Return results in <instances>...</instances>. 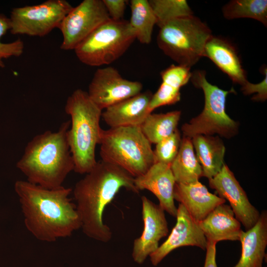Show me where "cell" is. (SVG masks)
<instances>
[{"instance_id":"1","label":"cell","mask_w":267,"mask_h":267,"mask_svg":"<svg viewBox=\"0 0 267 267\" xmlns=\"http://www.w3.org/2000/svg\"><path fill=\"white\" fill-rule=\"evenodd\" d=\"M14 190L19 198L27 229L37 239L52 242L70 236L81 228L71 188L47 189L27 180H18Z\"/></svg>"},{"instance_id":"2","label":"cell","mask_w":267,"mask_h":267,"mask_svg":"<svg viewBox=\"0 0 267 267\" xmlns=\"http://www.w3.org/2000/svg\"><path fill=\"white\" fill-rule=\"evenodd\" d=\"M134 178L119 166L101 160L76 183L73 194L86 235L104 243L111 240L112 232L103 222L104 211L121 188L139 192Z\"/></svg>"},{"instance_id":"3","label":"cell","mask_w":267,"mask_h":267,"mask_svg":"<svg viewBox=\"0 0 267 267\" xmlns=\"http://www.w3.org/2000/svg\"><path fill=\"white\" fill-rule=\"evenodd\" d=\"M70 124L64 122L57 131H46L27 143L16 167L28 181L49 189L63 186L75 167L67 138Z\"/></svg>"},{"instance_id":"4","label":"cell","mask_w":267,"mask_h":267,"mask_svg":"<svg viewBox=\"0 0 267 267\" xmlns=\"http://www.w3.org/2000/svg\"><path fill=\"white\" fill-rule=\"evenodd\" d=\"M66 113L71 117L67 138L74 162V171L86 174L95 166V148L99 144L102 129L100 126L101 110L89 98L87 91L78 89L68 97Z\"/></svg>"},{"instance_id":"5","label":"cell","mask_w":267,"mask_h":267,"mask_svg":"<svg viewBox=\"0 0 267 267\" xmlns=\"http://www.w3.org/2000/svg\"><path fill=\"white\" fill-rule=\"evenodd\" d=\"M99 144L102 161L119 166L134 178L145 173L155 163L151 143L140 127L102 130Z\"/></svg>"},{"instance_id":"6","label":"cell","mask_w":267,"mask_h":267,"mask_svg":"<svg viewBox=\"0 0 267 267\" xmlns=\"http://www.w3.org/2000/svg\"><path fill=\"white\" fill-rule=\"evenodd\" d=\"M159 28V48L178 65L189 68L204 57L205 44L213 35L208 25L194 14L172 20Z\"/></svg>"},{"instance_id":"7","label":"cell","mask_w":267,"mask_h":267,"mask_svg":"<svg viewBox=\"0 0 267 267\" xmlns=\"http://www.w3.org/2000/svg\"><path fill=\"white\" fill-rule=\"evenodd\" d=\"M204 70L191 72L190 80L193 85L202 89L205 104L202 112L181 127L183 136L192 138L199 134L213 135L218 134L229 138L235 135L238 130V123L225 111L227 95L234 93V89L225 90L210 83Z\"/></svg>"},{"instance_id":"8","label":"cell","mask_w":267,"mask_h":267,"mask_svg":"<svg viewBox=\"0 0 267 267\" xmlns=\"http://www.w3.org/2000/svg\"><path fill=\"white\" fill-rule=\"evenodd\" d=\"M135 39L129 21L110 19L94 30L74 51L79 60L86 65H108L122 56Z\"/></svg>"},{"instance_id":"9","label":"cell","mask_w":267,"mask_h":267,"mask_svg":"<svg viewBox=\"0 0 267 267\" xmlns=\"http://www.w3.org/2000/svg\"><path fill=\"white\" fill-rule=\"evenodd\" d=\"M73 7L65 0H47L37 5L14 8L9 18L10 32L13 35L44 36L59 28Z\"/></svg>"},{"instance_id":"10","label":"cell","mask_w":267,"mask_h":267,"mask_svg":"<svg viewBox=\"0 0 267 267\" xmlns=\"http://www.w3.org/2000/svg\"><path fill=\"white\" fill-rule=\"evenodd\" d=\"M110 17L102 0H84L73 7L62 20L59 29L63 36L60 48H75Z\"/></svg>"},{"instance_id":"11","label":"cell","mask_w":267,"mask_h":267,"mask_svg":"<svg viewBox=\"0 0 267 267\" xmlns=\"http://www.w3.org/2000/svg\"><path fill=\"white\" fill-rule=\"evenodd\" d=\"M142 88L140 82L125 79L118 70L108 66L95 71L87 92L102 110L140 93Z\"/></svg>"},{"instance_id":"12","label":"cell","mask_w":267,"mask_h":267,"mask_svg":"<svg viewBox=\"0 0 267 267\" xmlns=\"http://www.w3.org/2000/svg\"><path fill=\"white\" fill-rule=\"evenodd\" d=\"M209 183L219 197L228 201L235 218L246 230L257 223L260 212L250 202L245 191L226 164L216 176L209 179Z\"/></svg>"},{"instance_id":"13","label":"cell","mask_w":267,"mask_h":267,"mask_svg":"<svg viewBox=\"0 0 267 267\" xmlns=\"http://www.w3.org/2000/svg\"><path fill=\"white\" fill-rule=\"evenodd\" d=\"M141 199L143 230L134 241L132 251L134 261L138 264L157 250L160 240L169 232L164 210L145 196Z\"/></svg>"},{"instance_id":"14","label":"cell","mask_w":267,"mask_h":267,"mask_svg":"<svg viewBox=\"0 0 267 267\" xmlns=\"http://www.w3.org/2000/svg\"><path fill=\"white\" fill-rule=\"evenodd\" d=\"M176 223L167 239L150 256L152 264L157 266L169 254L183 246H196L206 250L208 241L199 223L179 204L177 208Z\"/></svg>"},{"instance_id":"15","label":"cell","mask_w":267,"mask_h":267,"mask_svg":"<svg viewBox=\"0 0 267 267\" xmlns=\"http://www.w3.org/2000/svg\"><path fill=\"white\" fill-rule=\"evenodd\" d=\"M136 189L147 190L155 195L159 206L168 214L176 217L177 208L174 202V192L176 183L170 166L155 163L144 174L134 178Z\"/></svg>"},{"instance_id":"16","label":"cell","mask_w":267,"mask_h":267,"mask_svg":"<svg viewBox=\"0 0 267 267\" xmlns=\"http://www.w3.org/2000/svg\"><path fill=\"white\" fill-rule=\"evenodd\" d=\"M152 94L150 91L141 92L106 108L101 117L111 128L140 127L152 113L149 104Z\"/></svg>"},{"instance_id":"17","label":"cell","mask_w":267,"mask_h":267,"mask_svg":"<svg viewBox=\"0 0 267 267\" xmlns=\"http://www.w3.org/2000/svg\"><path fill=\"white\" fill-rule=\"evenodd\" d=\"M174 197L198 223L216 207L225 202L224 199L210 192L199 181L187 184L176 183Z\"/></svg>"},{"instance_id":"18","label":"cell","mask_w":267,"mask_h":267,"mask_svg":"<svg viewBox=\"0 0 267 267\" xmlns=\"http://www.w3.org/2000/svg\"><path fill=\"white\" fill-rule=\"evenodd\" d=\"M204 57L209 58L234 83L241 86L248 81L236 47L225 38L212 35L205 44Z\"/></svg>"},{"instance_id":"19","label":"cell","mask_w":267,"mask_h":267,"mask_svg":"<svg viewBox=\"0 0 267 267\" xmlns=\"http://www.w3.org/2000/svg\"><path fill=\"white\" fill-rule=\"evenodd\" d=\"M198 223L207 241L216 243L223 240L239 241L242 230L230 206L224 203L216 207Z\"/></svg>"},{"instance_id":"20","label":"cell","mask_w":267,"mask_h":267,"mask_svg":"<svg viewBox=\"0 0 267 267\" xmlns=\"http://www.w3.org/2000/svg\"><path fill=\"white\" fill-rule=\"evenodd\" d=\"M241 254L237 263L233 267H262L265 258L267 245V213H260L257 223L239 236Z\"/></svg>"},{"instance_id":"21","label":"cell","mask_w":267,"mask_h":267,"mask_svg":"<svg viewBox=\"0 0 267 267\" xmlns=\"http://www.w3.org/2000/svg\"><path fill=\"white\" fill-rule=\"evenodd\" d=\"M162 83L152 94L149 109L152 112L160 106L170 105L180 99V89L190 80V68L172 64L160 73Z\"/></svg>"},{"instance_id":"22","label":"cell","mask_w":267,"mask_h":267,"mask_svg":"<svg viewBox=\"0 0 267 267\" xmlns=\"http://www.w3.org/2000/svg\"><path fill=\"white\" fill-rule=\"evenodd\" d=\"M191 139L203 177L209 179L214 178L224 164L225 147L222 141L218 136L202 134L195 135Z\"/></svg>"},{"instance_id":"23","label":"cell","mask_w":267,"mask_h":267,"mask_svg":"<svg viewBox=\"0 0 267 267\" xmlns=\"http://www.w3.org/2000/svg\"><path fill=\"white\" fill-rule=\"evenodd\" d=\"M170 167L178 183H191L199 181L203 177L202 167L194 153L191 138L183 136L178 153Z\"/></svg>"},{"instance_id":"24","label":"cell","mask_w":267,"mask_h":267,"mask_svg":"<svg viewBox=\"0 0 267 267\" xmlns=\"http://www.w3.org/2000/svg\"><path fill=\"white\" fill-rule=\"evenodd\" d=\"M180 116L181 112L178 110L166 113H151L140 128L151 144H157L171 135L178 129Z\"/></svg>"},{"instance_id":"25","label":"cell","mask_w":267,"mask_h":267,"mask_svg":"<svg viewBox=\"0 0 267 267\" xmlns=\"http://www.w3.org/2000/svg\"><path fill=\"white\" fill-rule=\"evenodd\" d=\"M131 17L129 24L134 31L136 39L142 44H149L156 19L147 0L130 1Z\"/></svg>"},{"instance_id":"26","label":"cell","mask_w":267,"mask_h":267,"mask_svg":"<svg viewBox=\"0 0 267 267\" xmlns=\"http://www.w3.org/2000/svg\"><path fill=\"white\" fill-rule=\"evenodd\" d=\"M222 12L228 20L251 18L267 26V0H232L222 7Z\"/></svg>"},{"instance_id":"27","label":"cell","mask_w":267,"mask_h":267,"mask_svg":"<svg viewBox=\"0 0 267 267\" xmlns=\"http://www.w3.org/2000/svg\"><path fill=\"white\" fill-rule=\"evenodd\" d=\"M148 2L159 28L172 20L193 14L185 0H149Z\"/></svg>"},{"instance_id":"28","label":"cell","mask_w":267,"mask_h":267,"mask_svg":"<svg viewBox=\"0 0 267 267\" xmlns=\"http://www.w3.org/2000/svg\"><path fill=\"white\" fill-rule=\"evenodd\" d=\"M181 138L178 129L169 136L157 144L153 150L155 163H161L171 166L177 156Z\"/></svg>"},{"instance_id":"29","label":"cell","mask_w":267,"mask_h":267,"mask_svg":"<svg viewBox=\"0 0 267 267\" xmlns=\"http://www.w3.org/2000/svg\"><path fill=\"white\" fill-rule=\"evenodd\" d=\"M10 29V18L3 14L0 13V39ZM24 47V43L20 39L9 43H2L0 42V67L5 66L2 59L11 56H20L23 52Z\"/></svg>"},{"instance_id":"30","label":"cell","mask_w":267,"mask_h":267,"mask_svg":"<svg viewBox=\"0 0 267 267\" xmlns=\"http://www.w3.org/2000/svg\"><path fill=\"white\" fill-rule=\"evenodd\" d=\"M263 69L265 77L262 81L253 84L248 81L241 86L240 89L245 95L257 93L252 97V100L255 101H265L267 98V68Z\"/></svg>"},{"instance_id":"31","label":"cell","mask_w":267,"mask_h":267,"mask_svg":"<svg viewBox=\"0 0 267 267\" xmlns=\"http://www.w3.org/2000/svg\"><path fill=\"white\" fill-rule=\"evenodd\" d=\"M110 18L114 21L122 20L127 6L125 0H102Z\"/></svg>"},{"instance_id":"32","label":"cell","mask_w":267,"mask_h":267,"mask_svg":"<svg viewBox=\"0 0 267 267\" xmlns=\"http://www.w3.org/2000/svg\"><path fill=\"white\" fill-rule=\"evenodd\" d=\"M216 243L208 241L204 267H217L216 263Z\"/></svg>"},{"instance_id":"33","label":"cell","mask_w":267,"mask_h":267,"mask_svg":"<svg viewBox=\"0 0 267 267\" xmlns=\"http://www.w3.org/2000/svg\"></svg>"}]
</instances>
